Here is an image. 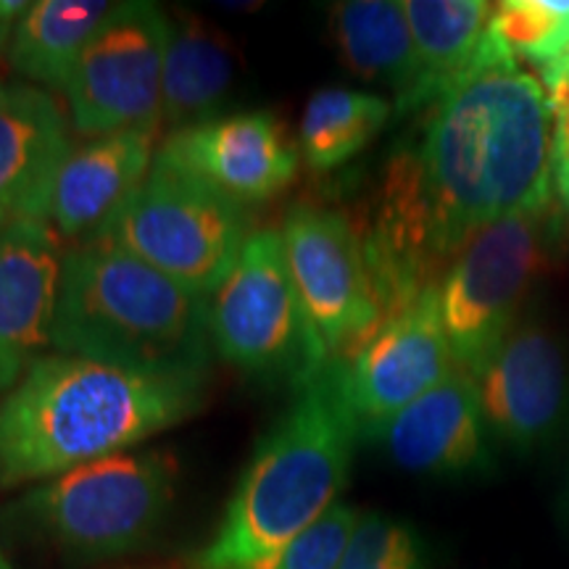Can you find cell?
<instances>
[{
    "label": "cell",
    "instance_id": "29",
    "mask_svg": "<svg viewBox=\"0 0 569 569\" xmlns=\"http://www.w3.org/2000/svg\"><path fill=\"white\" fill-rule=\"evenodd\" d=\"M0 569H11L9 559H6V553H3V551H0Z\"/></svg>",
    "mask_w": 569,
    "mask_h": 569
},
{
    "label": "cell",
    "instance_id": "9",
    "mask_svg": "<svg viewBox=\"0 0 569 569\" xmlns=\"http://www.w3.org/2000/svg\"><path fill=\"white\" fill-rule=\"evenodd\" d=\"M172 17L151 0L117 3L71 71L67 103L71 127L88 138L161 130V80Z\"/></svg>",
    "mask_w": 569,
    "mask_h": 569
},
{
    "label": "cell",
    "instance_id": "26",
    "mask_svg": "<svg viewBox=\"0 0 569 569\" xmlns=\"http://www.w3.org/2000/svg\"><path fill=\"white\" fill-rule=\"evenodd\" d=\"M32 3L27 0H0V56L9 53L11 38L17 32L19 21L30 11Z\"/></svg>",
    "mask_w": 569,
    "mask_h": 569
},
{
    "label": "cell",
    "instance_id": "8",
    "mask_svg": "<svg viewBox=\"0 0 569 569\" xmlns=\"http://www.w3.org/2000/svg\"><path fill=\"white\" fill-rule=\"evenodd\" d=\"M549 206L517 211L467 240L440 280V317L453 365L472 377L519 322L525 296L549 264Z\"/></svg>",
    "mask_w": 569,
    "mask_h": 569
},
{
    "label": "cell",
    "instance_id": "10",
    "mask_svg": "<svg viewBox=\"0 0 569 569\" xmlns=\"http://www.w3.org/2000/svg\"><path fill=\"white\" fill-rule=\"evenodd\" d=\"M280 234L311 325L332 359H351L382 325L359 227L338 209L298 203Z\"/></svg>",
    "mask_w": 569,
    "mask_h": 569
},
{
    "label": "cell",
    "instance_id": "16",
    "mask_svg": "<svg viewBox=\"0 0 569 569\" xmlns=\"http://www.w3.org/2000/svg\"><path fill=\"white\" fill-rule=\"evenodd\" d=\"M61 261L59 234L48 222L0 230V393L17 388L51 346Z\"/></svg>",
    "mask_w": 569,
    "mask_h": 569
},
{
    "label": "cell",
    "instance_id": "2",
    "mask_svg": "<svg viewBox=\"0 0 569 569\" xmlns=\"http://www.w3.org/2000/svg\"><path fill=\"white\" fill-rule=\"evenodd\" d=\"M206 375H153L40 356L0 403V490L46 482L130 451L196 417Z\"/></svg>",
    "mask_w": 569,
    "mask_h": 569
},
{
    "label": "cell",
    "instance_id": "25",
    "mask_svg": "<svg viewBox=\"0 0 569 569\" xmlns=\"http://www.w3.org/2000/svg\"><path fill=\"white\" fill-rule=\"evenodd\" d=\"M359 509L338 501L336 507L319 517L309 530L296 536L290 543L234 569H338L351 536L359 525Z\"/></svg>",
    "mask_w": 569,
    "mask_h": 569
},
{
    "label": "cell",
    "instance_id": "5",
    "mask_svg": "<svg viewBox=\"0 0 569 569\" xmlns=\"http://www.w3.org/2000/svg\"><path fill=\"white\" fill-rule=\"evenodd\" d=\"M180 465L167 451H124L40 482L0 511L21 540L71 561H106L156 538L177 498Z\"/></svg>",
    "mask_w": 569,
    "mask_h": 569
},
{
    "label": "cell",
    "instance_id": "20",
    "mask_svg": "<svg viewBox=\"0 0 569 569\" xmlns=\"http://www.w3.org/2000/svg\"><path fill=\"white\" fill-rule=\"evenodd\" d=\"M332 38L361 80L382 82L396 92V113L409 103L419 80V61L403 3L346 0L332 9Z\"/></svg>",
    "mask_w": 569,
    "mask_h": 569
},
{
    "label": "cell",
    "instance_id": "3",
    "mask_svg": "<svg viewBox=\"0 0 569 569\" xmlns=\"http://www.w3.org/2000/svg\"><path fill=\"white\" fill-rule=\"evenodd\" d=\"M359 438L346 365L332 359L259 440L193 567L251 565L309 530L343 493Z\"/></svg>",
    "mask_w": 569,
    "mask_h": 569
},
{
    "label": "cell",
    "instance_id": "23",
    "mask_svg": "<svg viewBox=\"0 0 569 569\" xmlns=\"http://www.w3.org/2000/svg\"><path fill=\"white\" fill-rule=\"evenodd\" d=\"M490 32L511 59H525L543 71L569 46V0L496 3Z\"/></svg>",
    "mask_w": 569,
    "mask_h": 569
},
{
    "label": "cell",
    "instance_id": "15",
    "mask_svg": "<svg viewBox=\"0 0 569 569\" xmlns=\"http://www.w3.org/2000/svg\"><path fill=\"white\" fill-rule=\"evenodd\" d=\"M71 151L61 106L46 90L0 82V230L51 222L56 180Z\"/></svg>",
    "mask_w": 569,
    "mask_h": 569
},
{
    "label": "cell",
    "instance_id": "7",
    "mask_svg": "<svg viewBox=\"0 0 569 569\" xmlns=\"http://www.w3.org/2000/svg\"><path fill=\"white\" fill-rule=\"evenodd\" d=\"M211 348L227 365L267 382L303 388L330 365L306 315L280 230H253L232 272L209 298Z\"/></svg>",
    "mask_w": 569,
    "mask_h": 569
},
{
    "label": "cell",
    "instance_id": "1",
    "mask_svg": "<svg viewBox=\"0 0 569 569\" xmlns=\"http://www.w3.org/2000/svg\"><path fill=\"white\" fill-rule=\"evenodd\" d=\"M551 117L543 82L488 30L480 63L430 106L417 146L390 156L361 232L377 293L419 296L482 227L551 203Z\"/></svg>",
    "mask_w": 569,
    "mask_h": 569
},
{
    "label": "cell",
    "instance_id": "6",
    "mask_svg": "<svg viewBox=\"0 0 569 569\" xmlns=\"http://www.w3.org/2000/svg\"><path fill=\"white\" fill-rule=\"evenodd\" d=\"M251 234L246 206L153 161L151 174L90 238L122 248L190 293L211 298Z\"/></svg>",
    "mask_w": 569,
    "mask_h": 569
},
{
    "label": "cell",
    "instance_id": "14",
    "mask_svg": "<svg viewBox=\"0 0 569 569\" xmlns=\"http://www.w3.org/2000/svg\"><path fill=\"white\" fill-rule=\"evenodd\" d=\"M367 440L386 446L396 467L419 478L475 480L496 472L493 436L478 380L459 367L386 425L375 427Z\"/></svg>",
    "mask_w": 569,
    "mask_h": 569
},
{
    "label": "cell",
    "instance_id": "13",
    "mask_svg": "<svg viewBox=\"0 0 569 569\" xmlns=\"http://www.w3.org/2000/svg\"><path fill=\"white\" fill-rule=\"evenodd\" d=\"M156 161L209 184L240 206L282 193L301 169V148L274 113L246 111L169 132Z\"/></svg>",
    "mask_w": 569,
    "mask_h": 569
},
{
    "label": "cell",
    "instance_id": "11",
    "mask_svg": "<svg viewBox=\"0 0 569 569\" xmlns=\"http://www.w3.org/2000/svg\"><path fill=\"white\" fill-rule=\"evenodd\" d=\"M490 436L517 457L551 446L569 427V365L557 332L519 319L475 377Z\"/></svg>",
    "mask_w": 569,
    "mask_h": 569
},
{
    "label": "cell",
    "instance_id": "19",
    "mask_svg": "<svg viewBox=\"0 0 569 569\" xmlns=\"http://www.w3.org/2000/svg\"><path fill=\"white\" fill-rule=\"evenodd\" d=\"M234 80V51L217 27L190 11L172 19L161 80V124L174 130L217 119Z\"/></svg>",
    "mask_w": 569,
    "mask_h": 569
},
{
    "label": "cell",
    "instance_id": "12",
    "mask_svg": "<svg viewBox=\"0 0 569 569\" xmlns=\"http://www.w3.org/2000/svg\"><path fill=\"white\" fill-rule=\"evenodd\" d=\"M343 365L361 438L446 380L457 365L440 317V284L386 319Z\"/></svg>",
    "mask_w": 569,
    "mask_h": 569
},
{
    "label": "cell",
    "instance_id": "4",
    "mask_svg": "<svg viewBox=\"0 0 569 569\" xmlns=\"http://www.w3.org/2000/svg\"><path fill=\"white\" fill-rule=\"evenodd\" d=\"M51 346L56 353L153 375H206L209 298L106 240L63 253Z\"/></svg>",
    "mask_w": 569,
    "mask_h": 569
},
{
    "label": "cell",
    "instance_id": "28",
    "mask_svg": "<svg viewBox=\"0 0 569 569\" xmlns=\"http://www.w3.org/2000/svg\"><path fill=\"white\" fill-rule=\"evenodd\" d=\"M227 11L240 9V11H251V9H261V3H224Z\"/></svg>",
    "mask_w": 569,
    "mask_h": 569
},
{
    "label": "cell",
    "instance_id": "24",
    "mask_svg": "<svg viewBox=\"0 0 569 569\" xmlns=\"http://www.w3.org/2000/svg\"><path fill=\"white\" fill-rule=\"evenodd\" d=\"M338 569H432V559L415 525L367 511L359 517Z\"/></svg>",
    "mask_w": 569,
    "mask_h": 569
},
{
    "label": "cell",
    "instance_id": "17",
    "mask_svg": "<svg viewBox=\"0 0 569 569\" xmlns=\"http://www.w3.org/2000/svg\"><path fill=\"white\" fill-rule=\"evenodd\" d=\"M159 127L88 138L71 148L56 180L51 222L67 238L98 232L153 169Z\"/></svg>",
    "mask_w": 569,
    "mask_h": 569
},
{
    "label": "cell",
    "instance_id": "18",
    "mask_svg": "<svg viewBox=\"0 0 569 569\" xmlns=\"http://www.w3.org/2000/svg\"><path fill=\"white\" fill-rule=\"evenodd\" d=\"M415 38L419 80L403 113L419 111L443 98L453 84L478 67L493 19V6L482 0H407Z\"/></svg>",
    "mask_w": 569,
    "mask_h": 569
},
{
    "label": "cell",
    "instance_id": "22",
    "mask_svg": "<svg viewBox=\"0 0 569 569\" xmlns=\"http://www.w3.org/2000/svg\"><path fill=\"white\" fill-rule=\"evenodd\" d=\"M393 106L372 92L325 88L306 103L298 130L301 159L315 172L343 167L377 138L393 117Z\"/></svg>",
    "mask_w": 569,
    "mask_h": 569
},
{
    "label": "cell",
    "instance_id": "21",
    "mask_svg": "<svg viewBox=\"0 0 569 569\" xmlns=\"http://www.w3.org/2000/svg\"><path fill=\"white\" fill-rule=\"evenodd\" d=\"M117 3L103 0H38L19 21L9 46V63L24 80L67 88L84 48Z\"/></svg>",
    "mask_w": 569,
    "mask_h": 569
},
{
    "label": "cell",
    "instance_id": "30",
    "mask_svg": "<svg viewBox=\"0 0 569 569\" xmlns=\"http://www.w3.org/2000/svg\"><path fill=\"white\" fill-rule=\"evenodd\" d=\"M557 61H561V63H565V67H569V46H567V51L561 53V59H557Z\"/></svg>",
    "mask_w": 569,
    "mask_h": 569
},
{
    "label": "cell",
    "instance_id": "27",
    "mask_svg": "<svg viewBox=\"0 0 569 569\" xmlns=\"http://www.w3.org/2000/svg\"><path fill=\"white\" fill-rule=\"evenodd\" d=\"M559 511H561V522H565V528L569 532V465H567L565 490H561V498H559Z\"/></svg>",
    "mask_w": 569,
    "mask_h": 569
}]
</instances>
